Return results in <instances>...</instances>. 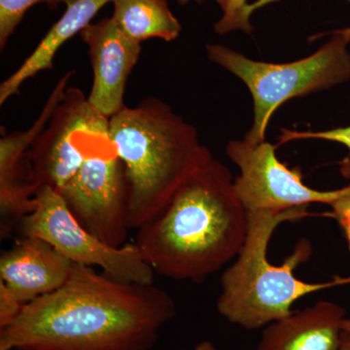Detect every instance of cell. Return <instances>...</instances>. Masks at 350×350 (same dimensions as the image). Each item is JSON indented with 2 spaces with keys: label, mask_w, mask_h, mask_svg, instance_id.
<instances>
[{
  "label": "cell",
  "mask_w": 350,
  "mask_h": 350,
  "mask_svg": "<svg viewBox=\"0 0 350 350\" xmlns=\"http://www.w3.org/2000/svg\"><path fill=\"white\" fill-rule=\"evenodd\" d=\"M175 313L170 295L154 284L75 264L66 284L0 329V350H152Z\"/></svg>",
  "instance_id": "6da1fadb"
},
{
  "label": "cell",
  "mask_w": 350,
  "mask_h": 350,
  "mask_svg": "<svg viewBox=\"0 0 350 350\" xmlns=\"http://www.w3.org/2000/svg\"><path fill=\"white\" fill-rule=\"evenodd\" d=\"M247 223L231 172L213 156L138 228L135 243L158 275L200 283L238 256Z\"/></svg>",
  "instance_id": "7a4b0ae2"
},
{
  "label": "cell",
  "mask_w": 350,
  "mask_h": 350,
  "mask_svg": "<svg viewBox=\"0 0 350 350\" xmlns=\"http://www.w3.org/2000/svg\"><path fill=\"white\" fill-rule=\"evenodd\" d=\"M109 138L125 167L131 230L153 218L213 157L195 126L156 98L125 107L112 116Z\"/></svg>",
  "instance_id": "3957f363"
},
{
  "label": "cell",
  "mask_w": 350,
  "mask_h": 350,
  "mask_svg": "<svg viewBox=\"0 0 350 350\" xmlns=\"http://www.w3.org/2000/svg\"><path fill=\"white\" fill-rule=\"evenodd\" d=\"M308 207L284 211H253L248 213L245 241L236 261L221 276L217 310L230 323L258 330L291 314L292 306L308 295L349 284L347 278L328 282H306L295 271L312 254V245L301 239L293 252L275 265L269 261L268 248L273 232L285 222L310 217Z\"/></svg>",
  "instance_id": "277c9868"
},
{
  "label": "cell",
  "mask_w": 350,
  "mask_h": 350,
  "mask_svg": "<svg viewBox=\"0 0 350 350\" xmlns=\"http://www.w3.org/2000/svg\"><path fill=\"white\" fill-rule=\"evenodd\" d=\"M310 56L291 63H267L251 59L221 44H207L209 61L236 75L250 90L253 124L244 142L256 145L266 140L273 113L283 103L344 84L350 79L349 41L335 31Z\"/></svg>",
  "instance_id": "5b68a950"
},
{
  "label": "cell",
  "mask_w": 350,
  "mask_h": 350,
  "mask_svg": "<svg viewBox=\"0 0 350 350\" xmlns=\"http://www.w3.org/2000/svg\"><path fill=\"white\" fill-rule=\"evenodd\" d=\"M18 229L22 236L45 239L75 264L98 267L113 280L154 284L155 271L137 244L113 247L103 243L78 222L61 195L49 186L38 189L33 211L23 219Z\"/></svg>",
  "instance_id": "8992f818"
},
{
  "label": "cell",
  "mask_w": 350,
  "mask_h": 350,
  "mask_svg": "<svg viewBox=\"0 0 350 350\" xmlns=\"http://www.w3.org/2000/svg\"><path fill=\"white\" fill-rule=\"evenodd\" d=\"M109 142V119L90 105L81 90L68 88L27 151L34 187L59 192L88 157Z\"/></svg>",
  "instance_id": "52a82bcc"
},
{
  "label": "cell",
  "mask_w": 350,
  "mask_h": 350,
  "mask_svg": "<svg viewBox=\"0 0 350 350\" xmlns=\"http://www.w3.org/2000/svg\"><path fill=\"white\" fill-rule=\"evenodd\" d=\"M70 213L91 234L113 247L125 245L128 183L125 167L111 142L88 157L61 190Z\"/></svg>",
  "instance_id": "ba28073f"
},
{
  "label": "cell",
  "mask_w": 350,
  "mask_h": 350,
  "mask_svg": "<svg viewBox=\"0 0 350 350\" xmlns=\"http://www.w3.org/2000/svg\"><path fill=\"white\" fill-rule=\"evenodd\" d=\"M276 145L265 142L253 145L231 140L226 152L241 170L234 189L247 213L284 211L312 204L331 206L349 195L350 185L332 191H320L304 183L300 167L289 169L276 156Z\"/></svg>",
  "instance_id": "9c48e42d"
},
{
  "label": "cell",
  "mask_w": 350,
  "mask_h": 350,
  "mask_svg": "<svg viewBox=\"0 0 350 350\" xmlns=\"http://www.w3.org/2000/svg\"><path fill=\"white\" fill-rule=\"evenodd\" d=\"M75 71L69 70L57 81L33 124L25 131L6 133L0 139V236L6 239L19 228L36 206L38 189L31 180L27 151L47 125L63 100Z\"/></svg>",
  "instance_id": "30bf717a"
},
{
  "label": "cell",
  "mask_w": 350,
  "mask_h": 350,
  "mask_svg": "<svg viewBox=\"0 0 350 350\" xmlns=\"http://www.w3.org/2000/svg\"><path fill=\"white\" fill-rule=\"evenodd\" d=\"M79 36L87 45L93 68L88 100L110 119L126 107V82L139 59L142 44L128 38L111 17L91 23Z\"/></svg>",
  "instance_id": "8fae6325"
},
{
  "label": "cell",
  "mask_w": 350,
  "mask_h": 350,
  "mask_svg": "<svg viewBox=\"0 0 350 350\" xmlns=\"http://www.w3.org/2000/svg\"><path fill=\"white\" fill-rule=\"evenodd\" d=\"M73 266L45 239L22 236L0 257V282L25 305L66 284Z\"/></svg>",
  "instance_id": "7c38bea8"
},
{
  "label": "cell",
  "mask_w": 350,
  "mask_h": 350,
  "mask_svg": "<svg viewBox=\"0 0 350 350\" xmlns=\"http://www.w3.org/2000/svg\"><path fill=\"white\" fill-rule=\"evenodd\" d=\"M345 319L342 306L317 301L265 327L257 350H338Z\"/></svg>",
  "instance_id": "4fadbf2b"
},
{
  "label": "cell",
  "mask_w": 350,
  "mask_h": 350,
  "mask_svg": "<svg viewBox=\"0 0 350 350\" xmlns=\"http://www.w3.org/2000/svg\"><path fill=\"white\" fill-rule=\"evenodd\" d=\"M113 0H72L33 52L25 59L19 68L0 85V105L20 94L25 82L42 71L53 68L55 56L64 43L91 24L103 7Z\"/></svg>",
  "instance_id": "5bb4252c"
},
{
  "label": "cell",
  "mask_w": 350,
  "mask_h": 350,
  "mask_svg": "<svg viewBox=\"0 0 350 350\" xmlns=\"http://www.w3.org/2000/svg\"><path fill=\"white\" fill-rule=\"evenodd\" d=\"M112 4V19L135 42L153 38L170 42L180 34V23L167 0H113Z\"/></svg>",
  "instance_id": "9a60e30c"
},
{
  "label": "cell",
  "mask_w": 350,
  "mask_h": 350,
  "mask_svg": "<svg viewBox=\"0 0 350 350\" xmlns=\"http://www.w3.org/2000/svg\"><path fill=\"white\" fill-rule=\"evenodd\" d=\"M72 0H0V48H5L7 41L21 24L25 13L32 6L46 4L50 8H56L59 4L68 3Z\"/></svg>",
  "instance_id": "2e32d148"
},
{
  "label": "cell",
  "mask_w": 350,
  "mask_h": 350,
  "mask_svg": "<svg viewBox=\"0 0 350 350\" xmlns=\"http://www.w3.org/2000/svg\"><path fill=\"white\" fill-rule=\"evenodd\" d=\"M220 7V19L214 24V31L224 36L232 31H243L250 34L253 25L250 23L252 7L248 0H216Z\"/></svg>",
  "instance_id": "e0dca14e"
},
{
  "label": "cell",
  "mask_w": 350,
  "mask_h": 350,
  "mask_svg": "<svg viewBox=\"0 0 350 350\" xmlns=\"http://www.w3.org/2000/svg\"><path fill=\"white\" fill-rule=\"evenodd\" d=\"M305 139L327 140L345 145L349 150V155L340 163V172L345 178L350 179V126L320 131H298L282 129L276 146H282L295 140Z\"/></svg>",
  "instance_id": "ac0fdd59"
},
{
  "label": "cell",
  "mask_w": 350,
  "mask_h": 350,
  "mask_svg": "<svg viewBox=\"0 0 350 350\" xmlns=\"http://www.w3.org/2000/svg\"><path fill=\"white\" fill-rule=\"evenodd\" d=\"M24 304L21 303L3 283L0 282V329L12 323L20 314Z\"/></svg>",
  "instance_id": "d6986e66"
},
{
  "label": "cell",
  "mask_w": 350,
  "mask_h": 350,
  "mask_svg": "<svg viewBox=\"0 0 350 350\" xmlns=\"http://www.w3.org/2000/svg\"><path fill=\"white\" fill-rule=\"evenodd\" d=\"M330 206L332 211L330 213H327L328 217L337 220L338 225L345 232L350 251V193L334 202ZM349 282L350 284V276H349Z\"/></svg>",
  "instance_id": "ffe728a7"
},
{
  "label": "cell",
  "mask_w": 350,
  "mask_h": 350,
  "mask_svg": "<svg viewBox=\"0 0 350 350\" xmlns=\"http://www.w3.org/2000/svg\"><path fill=\"white\" fill-rule=\"evenodd\" d=\"M193 350H218L217 347H215L213 344V342H209V340H202V342H199Z\"/></svg>",
  "instance_id": "44dd1931"
},
{
  "label": "cell",
  "mask_w": 350,
  "mask_h": 350,
  "mask_svg": "<svg viewBox=\"0 0 350 350\" xmlns=\"http://www.w3.org/2000/svg\"><path fill=\"white\" fill-rule=\"evenodd\" d=\"M338 350H350V333L344 331L342 333V342H340V349Z\"/></svg>",
  "instance_id": "7402d4cb"
},
{
  "label": "cell",
  "mask_w": 350,
  "mask_h": 350,
  "mask_svg": "<svg viewBox=\"0 0 350 350\" xmlns=\"http://www.w3.org/2000/svg\"><path fill=\"white\" fill-rule=\"evenodd\" d=\"M265 3L267 4V5H269V3H271V2L278 1V0H264ZM350 1V0H349ZM336 32V33L340 34V36H344L345 39H347V41L350 43V27H347V29H338V31H334Z\"/></svg>",
  "instance_id": "603a6c76"
},
{
  "label": "cell",
  "mask_w": 350,
  "mask_h": 350,
  "mask_svg": "<svg viewBox=\"0 0 350 350\" xmlns=\"http://www.w3.org/2000/svg\"><path fill=\"white\" fill-rule=\"evenodd\" d=\"M181 6L188 5L191 2H195L197 4H202L204 0H176Z\"/></svg>",
  "instance_id": "cb8c5ba5"
},
{
  "label": "cell",
  "mask_w": 350,
  "mask_h": 350,
  "mask_svg": "<svg viewBox=\"0 0 350 350\" xmlns=\"http://www.w3.org/2000/svg\"><path fill=\"white\" fill-rule=\"evenodd\" d=\"M342 330L350 333V319H345L342 322Z\"/></svg>",
  "instance_id": "d4e9b609"
}]
</instances>
